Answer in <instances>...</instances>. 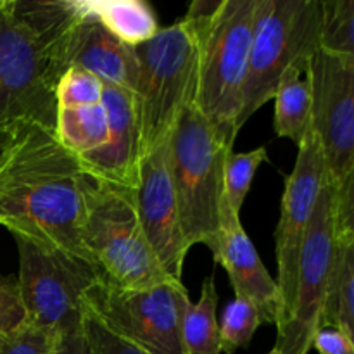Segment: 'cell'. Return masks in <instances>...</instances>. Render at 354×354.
I'll return each instance as SVG.
<instances>
[{
  "label": "cell",
  "mask_w": 354,
  "mask_h": 354,
  "mask_svg": "<svg viewBox=\"0 0 354 354\" xmlns=\"http://www.w3.org/2000/svg\"><path fill=\"white\" fill-rule=\"evenodd\" d=\"M138 62L135 86L142 159L171 138L178 118L197 90V40L189 19L161 28L133 47Z\"/></svg>",
  "instance_id": "cell-7"
},
{
  "label": "cell",
  "mask_w": 354,
  "mask_h": 354,
  "mask_svg": "<svg viewBox=\"0 0 354 354\" xmlns=\"http://www.w3.org/2000/svg\"><path fill=\"white\" fill-rule=\"evenodd\" d=\"M232 145L221 140L196 104L189 100L169 138V159L182 228L189 248L203 244L218 252L225 161Z\"/></svg>",
  "instance_id": "cell-6"
},
{
  "label": "cell",
  "mask_w": 354,
  "mask_h": 354,
  "mask_svg": "<svg viewBox=\"0 0 354 354\" xmlns=\"http://www.w3.org/2000/svg\"><path fill=\"white\" fill-rule=\"evenodd\" d=\"M320 48V0H258L239 131L273 99L290 69L306 71Z\"/></svg>",
  "instance_id": "cell-8"
},
{
  "label": "cell",
  "mask_w": 354,
  "mask_h": 354,
  "mask_svg": "<svg viewBox=\"0 0 354 354\" xmlns=\"http://www.w3.org/2000/svg\"><path fill=\"white\" fill-rule=\"evenodd\" d=\"M83 328L92 354H149L140 346L133 344L106 327L86 304L83 310Z\"/></svg>",
  "instance_id": "cell-25"
},
{
  "label": "cell",
  "mask_w": 354,
  "mask_h": 354,
  "mask_svg": "<svg viewBox=\"0 0 354 354\" xmlns=\"http://www.w3.org/2000/svg\"><path fill=\"white\" fill-rule=\"evenodd\" d=\"M297 159L294 169L287 176L283 187L280 220L275 228L277 256V286L282 297V320L286 324L290 317L296 297L297 268L304 237L310 227L311 214L317 206L322 185L325 182V161L320 142L315 131L308 130L303 142L297 145Z\"/></svg>",
  "instance_id": "cell-13"
},
{
  "label": "cell",
  "mask_w": 354,
  "mask_h": 354,
  "mask_svg": "<svg viewBox=\"0 0 354 354\" xmlns=\"http://www.w3.org/2000/svg\"><path fill=\"white\" fill-rule=\"evenodd\" d=\"M78 7L128 47L145 44L161 30L156 10L144 0H78Z\"/></svg>",
  "instance_id": "cell-17"
},
{
  "label": "cell",
  "mask_w": 354,
  "mask_h": 354,
  "mask_svg": "<svg viewBox=\"0 0 354 354\" xmlns=\"http://www.w3.org/2000/svg\"><path fill=\"white\" fill-rule=\"evenodd\" d=\"M275 120L273 128L282 138L299 145L311 127V85L306 71L290 69L279 82L275 90Z\"/></svg>",
  "instance_id": "cell-18"
},
{
  "label": "cell",
  "mask_w": 354,
  "mask_h": 354,
  "mask_svg": "<svg viewBox=\"0 0 354 354\" xmlns=\"http://www.w3.org/2000/svg\"><path fill=\"white\" fill-rule=\"evenodd\" d=\"M26 320L16 279L0 275V334L12 330Z\"/></svg>",
  "instance_id": "cell-26"
},
{
  "label": "cell",
  "mask_w": 354,
  "mask_h": 354,
  "mask_svg": "<svg viewBox=\"0 0 354 354\" xmlns=\"http://www.w3.org/2000/svg\"><path fill=\"white\" fill-rule=\"evenodd\" d=\"M19 254V287L26 320L61 332L83 322L85 296L102 280L88 259L12 235Z\"/></svg>",
  "instance_id": "cell-9"
},
{
  "label": "cell",
  "mask_w": 354,
  "mask_h": 354,
  "mask_svg": "<svg viewBox=\"0 0 354 354\" xmlns=\"http://www.w3.org/2000/svg\"><path fill=\"white\" fill-rule=\"evenodd\" d=\"M268 159L266 147L249 152H228L223 175V201L235 214L241 216L242 206L251 190L252 180L259 166Z\"/></svg>",
  "instance_id": "cell-22"
},
{
  "label": "cell",
  "mask_w": 354,
  "mask_h": 354,
  "mask_svg": "<svg viewBox=\"0 0 354 354\" xmlns=\"http://www.w3.org/2000/svg\"><path fill=\"white\" fill-rule=\"evenodd\" d=\"M57 332L24 320L12 330L0 334V354H54Z\"/></svg>",
  "instance_id": "cell-24"
},
{
  "label": "cell",
  "mask_w": 354,
  "mask_h": 354,
  "mask_svg": "<svg viewBox=\"0 0 354 354\" xmlns=\"http://www.w3.org/2000/svg\"><path fill=\"white\" fill-rule=\"evenodd\" d=\"M86 176L54 130L19 124L0 161V227L92 261L82 241Z\"/></svg>",
  "instance_id": "cell-1"
},
{
  "label": "cell",
  "mask_w": 354,
  "mask_h": 354,
  "mask_svg": "<svg viewBox=\"0 0 354 354\" xmlns=\"http://www.w3.org/2000/svg\"><path fill=\"white\" fill-rule=\"evenodd\" d=\"M320 325L354 335V241H335Z\"/></svg>",
  "instance_id": "cell-19"
},
{
  "label": "cell",
  "mask_w": 354,
  "mask_h": 354,
  "mask_svg": "<svg viewBox=\"0 0 354 354\" xmlns=\"http://www.w3.org/2000/svg\"><path fill=\"white\" fill-rule=\"evenodd\" d=\"M266 354H280V351H279V349H277V348H273L272 351H270V353H266Z\"/></svg>",
  "instance_id": "cell-30"
},
{
  "label": "cell",
  "mask_w": 354,
  "mask_h": 354,
  "mask_svg": "<svg viewBox=\"0 0 354 354\" xmlns=\"http://www.w3.org/2000/svg\"><path fill=\"white\" fill-rule=\"evenodd\" d=\"M54 354H92L85 328H83V322L80 325H75V327L57 332Z\"/></svg>",
  "instance_id": "cell-28"
},
{
  "label": "cell",
  "mask_w": 354,
  "mask_h": 354,
  "mask_svg": "<svg viewBox=\"0 0 354 354\" xmlns=\"http://www.w3.org/2000/svg\"><path fill=\"white\" fill-rule=\"evenodd\" d=\"M9 138H10V131L0 130V161H2L3 154H6V149H7V144H9Z\"/></svg>",
  "instance_id": "cell-29"
},
{
  "label": "cell",
  "mask_w": 354,
  "mask_h": 354,
  "mask_svg": "<svg viewBox=\"0 0 354 354\" xmlns=\"http://www.w3.org/2000/svg\"><path fill=\"white\" fill-rule=\"evenodd\" d=\"M83 199V245L107 282L121 289H145L173 280L145 237L135 189L86 176Z\"/></svg>",
  "instance_id": "cell-5"
},
{
  "label": "cell",
  "mask_w": 354,
  "mask_h": 354,
  "mask_svg": "<svg viewBox=\"0 0 354 354\" xmlns=\"http://www.w3.org/2000/svg\"><path fill=\"white\" fill-rule=\"evenodd\" d=\"M135 201L142 228L159 265L169 279L182 282L183 263L190 248L183 235L180 218L169 159V140L142 159Z\"/></svg>",
  "instance_id": "cell-14"
},
{
  "label": "cell",
  "mask_w": 354,
  "mask_h": 354,
  "mask_svg": "<svg viewBox=\"0 0 354 354\" xmlns=\"http://www.w3.org/2000/svg\"><path fill=\"white\" fill-rule=\"evenodd\" d=\"M62 75L57 45L30 0H0V130L24 123L54 130L55 86Z\"/></svg>",
  "instance_id": "cell-4"
},
{
  "label": "cell",
  "mask_w": 354,
  "mask_h": 354,
  "mask_svg": "<svg viewBox=\"0 0 354 354\" xmlns=\"http://www.w3.org/2000/svg\"><path fill=\"white\" fill-rule=\"evenodd\" d=\"M218 292L214 275L207 277L201 287L197 303L185 304L182 318V339L187 354H220V324L216 318Z\"/></svg>",
  "instance_id": "cell-20"
},
{
  "label": "cell",
  "mask_w": 354,
  "mask_h": 354,
  "mask_svg": "<svg viewBox=\"0 0 354 354\" xmlns=\"http://www.w3.org/2000/svg\"><path fill=\"white\" fill-rule=\"evenodd\" d=\"M258 0H196L185 19L197 40L196 104L234 147Z\"/></svg>",
  "instance_id": "cell-3"
},
{
  "label": "cell",
  "mask_w": 354,
  "mask_h": 354,
  "mask_svg": "<svg viewBox=\"0 0 354 354\" xmlns=\"http://www.w3.org/2000/svg\"><path fill=\"white\" fill-rule=\"evenodd\" d=\"M189 301L185 287L176 280L121 289L104 277L85 296V304L106 327L149 354H187L182 318Z\"/></svg>",
  "instance_id": "cell-10"
},
{
  "label": "cell",
  "mask_w": 354,
  "mask_h": 354,
  "mask_svg": "<svg viewBox=\"0 0 354 354\" xmlns=\"http://www.w3.org/2000/svg\"><path fill=\"white\" fill-rule=\"evenodd\" d=\"M214 263L223 266L234 287V296L251 301L263 324L277 325L282 320V297L277 280L259 258L239 214L221 199L220 234Z\"/></svg>",
  "instance_id": "cell-15"
},
{
  "label": "cell",
  "mask_w": 354,
  "mask_h": 354,
  "mask_svg": "<svg viewBox=\"0 0 354 354\" xmlns=\"http://www.w3.org/2000/svg\"><path fill=\"white\" fill-rule=\"evenodd\" d=\"M311 348L318 354H354L353 335L337 327L320 325L313 335Z\"/></svg>",
  "instance_id": "cell-27"
},
{
  "label": "cell",
  "mask_w": 354,
  "mask_h": 354,
  "mask_svg": "<svg viewBox=\"0 0 354 354\" xmlns=\"http://www.w3.org/2000/svg\"><path fill=\"white\" fill-rule=\"evenodd\" d=\"M334 251V185L325 175L301 249L292 311L289 320L277 328L275 348L280 354H308L311 351L313 335L320 327Z\"/></svg>",
  "instance_id": "cell-12"
},
{
  "label": "cell",
  "mask_w": 354,
  "mask_h": 354,
  "mask_svg": "<svg viewBox=\"0 0 354 354\" xmlns=\"http://www.w3.org/2000/svg\"><path fill=\"white\" fill-rule=\"evenodd\" d=\"M311 85V130L320 142L332 185L354 178V57L318 48L306 69Z\"/></svg>",
  "instance_id": "cell-11"
},
{
  "label": "cell",
  "mask_w": 354,
  "mask_h": 354,
  "mask_svg": "<svg viewBox=\"0 0 354 354\" xmlns=\"http://www.w3.org/2000/svg\"><path fill=\"white\" fill-rule=\"evenodd\" d=\"M218 324H220L221 353L234 354L237 349L249 348L263 320L251 301L242 296H234Z\"/></svg>",
  "instance_id": "cell-23"
},
{
  "label": "cell",
  "mask_w": 354,
  "mask_h": 354,
  "mask_svg": "<svg viewBox=\"0 0 354 354\" xmlns=\"http://www.w3.org/2000/svg\"><path fill=\"white\" fill-rule=\"evenodd\" d=\"M54 135L88 176L137 189L142 152L133 92L69 68L55 86Z\"/></svg>",
  "instance_id": "cell-2"
},
{
  "label": "cell",
  "mask_w": 354,
  "mask_h": 354,
  "mask_svg": "<svg viewBox=\"0 0 354 354\" xmlns=\"http://www.w3.org/2000/svg\"><path fill=\"white\" fill-rule=\"evenodd\" d=\"M61 64L64 71L69 68L85 69L107 85L121 86L130 92H135L137 86L138 62L133 47L124 45L97 21L83 14L66 41Z\"/></svg>",
  "instance_id": "cell-16"
},
{
  "label": "cell",
  "mask_w": 354,
  "mask_h": 354,
  "mask_svg": "<svg viewBox=\"0 0 354 354\" xmlns=\"http://www.w3.org/2000/svg\"><path fill=\"white\" fill-rule=\"evenodd\" d=\"M320 50L354 57L353 0H320Z\"/></svg>",
  "instance_id": "cell-21"
}]
</instances>
